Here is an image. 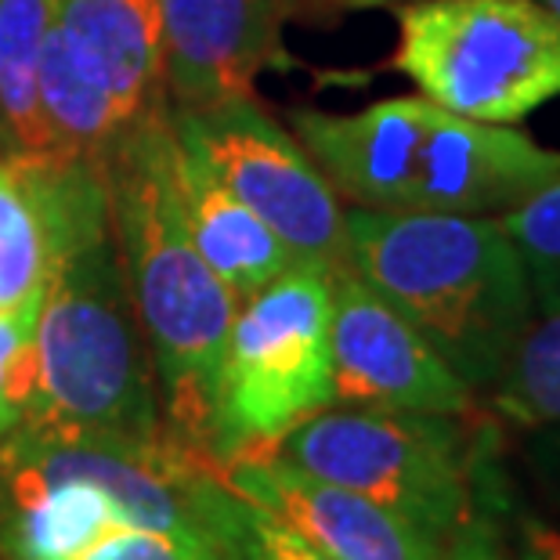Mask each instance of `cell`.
<instances>
[{"label": "cell", "instance_id": "obj_1", "mask_svg": "<svg viewBox=\"0 0 560 560\" xmlns=\"http://www.w3.org/2000/svg\"><path fill=\"white\" fill-rule=\"evenodd\" d=\"M15 163L47 235V282L33 322V398L22 427L135 445L163 441L156 373L124 276L102 160Z\"/></svg>", "mask_w": 560, "mask_h": 560}, {"label": "cell", "instance_id": "obj_2", "mask_svg": "<svg viewBox=\"0 0 560 560\" xmlns=\"http://www.w3.org/2000/svg\"><path fill=\"white\" fill-rule=\"evenodd\" d=\"M130 301L156 373L163 434L210 463L224 343L240 301L188 240L171 105L141 113L102 160Z\"/></svg>", "mask_w": 560, "mask_h": 560}, {"label": "cell", "instance_id": "obj_3", "mask_svg": "<svg viewBox=\"0 0 560 560\" xmlns=\"http://www.w3.org/2000/svg\"><path fill=\"white\" fill-rule=\"evenodd\" d=\"M293 138L351 207L499 218L560 174V152L517 127L478 124L431 98H384L354 113H290Z\"/></svg>", "mask_w": 560, "mask_h": 560}, {"label": "cell", "instance_id": "obj_4", "mask_svg": "<svg viewBox=\"0 0 560 560\" xmlns=\"http://www.w3.org/2000/svg\"><path fill=\"white\" fill-rule=\"evenodd\" d=\"M348 268L470 390L495 384L535 322L528 276L499 218L348 210Z\"/></svg>", "mask_w": 560, "mask_h": 560}, {"label": "cell", "instance_id": "obj_5", "mask_svg": "<svg viewBox=\"0 0 560 560\" xmlns=\"http://www.w3.org/2000/svg\"><path fill=\"white\" fill-rule=\"evenodd\" d=\"M271 456L369 495L445 546L481 510L485 445L463 416L329 405Z\"/></svg>", "mask_w": 560, "mask_h": 560}, {"label": "cell", "instance_id": "obj_6", "mask_svg": "<svg viewBox=\"0 0 560 560\" xmlns=\"http://www.w3.org/2000/svg\"><path fill=\"white\" fill-rule=\"evenodd\" d=\"M332 271L290 265L240 301L224 343L210 463L218 470L271 448L332 398Z\"/></svg>", "mask_w": 560, "mask_h": 560}, {"label": "cell", "instance_id": "obj_7", "mask_svg": "<svg viewBox=\"0 0 560 560\" xmlns=\"http://www.w3.org/2000/svg\"><path fill=\"white\" fill-rule=\"evenodd\" d=\"M395 69L441 109L514 127L560 98V22L539 0H405Z\"/></svg>", "mask_w": 560, "mask_h": 560}, {"label": "cell", "instance_id": "obj_8", "mask_svg": "<svg viewBox=\"0 0 560 560\" xmlns=\"http://www.w3.org/2000/svg\"><path fill=\"white\" fill-rule=\"evenodd\" d=\"M171 124L301 265L348 268V210L340 196L293 130L260 109L254 94L210 109H171Z\"/></svg>", "mask_w": 560, "mask_h": 560}, {"label": "cell", "instance_id": "obj_9", "mask_svg": "<svg viewBox=\"0 0 560 560\" xmlns=\"http://www.w3.org/2000/svg\"><path fill=\"white\" fill-rule=\"evenodd\" d=\"M332 398L354 409L467 416L474 390L351 268L332 271Z\"/></svg>", "mask_w": 560, "mask_h": 560}, {"label": "cell", "instance_id": "obj_10", "mask_svg": "<svg viewBox=\"0 0 560 560\" xmlns=\"http://www.w3.org/2000/svg\"><path fill=\"white\" fill-rule=\"evenodd\" d=\"M293 8L296 0H160L171 109L249 98L257 73L279 62Z\"/></svg>", "mask_w": 560, "mask_h": 560}, {"label": "cell", "instance_id": "obj_11", "mask_svg": "<svg viewBox=\"0 0 560 560\" xmlns=\"http://www.w3.org/2000/svg\"><path fill=\"white\" fill-rule=\"evenodd\" d=\"M246 503L304 535L337 560H438L441 542L362 492L322 481L276 456L240 459L221 470Z\"/></svg>", "mask_w": 560, "mask_h": 560}, {"label": "cell", "instance_id": "obj_12", "mask_svg": "<svg viewBox=\"0 0 560 560\" xmlns=\"http://www.w3.org/2000/svg\"><path fill=\"white\" fill-rule=\"evenodd\" d=\"M51 26L127 124L171 105L163 80L160 0H55Z\"/></svg>", "mask_w": 560, "mask_h": 560}, {"label": "cell", "instance_id": "obj_13", "mask_svg": "<svg viewBox=\"0 0 560 560\" xmlns=\"http://www.w3.org/2000/svg\"><path fill=\"white\" fill-rule=\"evenodd\" d=\"M174 127V124H171ZM177 192L188 240L207 260V268L232 290L235 301H246L260 285L282 276L290 265H301L246 202L235 199L221 177L210 171L196 145L177 138Z\"/></svg>", "mask_w": 560, "mask_h": 560}, {"label": "cell", "instance_id": "obj_14", "mask_svg": "<svg viewBox=\"0 0 560 560\" xmlns=\"http://www.w3.org/2000/svg\"><path fill=\"white\" fill-rule=\"evenodd\" d=\"M120 524L130 517L98 481L0 474L4 560H80Z\"/></svg>", "mask_w": 560, "mask_h": 560}, {"label": "cell", "instance_id": "obj_15", "mask_svg": "<svg viewBox=\"0 0 560 560\" xmlns=\"http://www.w3.org/2000/svg\"><path fill=\"white\" fill-rule=\"evenodd\" d=\"M55 0H0V156H55L40 116V51Z\"/></svg>", "mask_w": 560, "mask_h": 560}, {"label": "cell", "instance_id": "obj_16", "mask_svg": "<svg viewBox=\"0 0 560 560\" xmlns=\"http://www.w3.org/2000/svg\"><path fill=\"white\" fill-rule=\"evenodd\" d=\"M40 116L55 156L80 160H105L127 127L109 94L73 62L55 26L40 51Z\"/></svg>", "mask_w": 560, "mask_h": 560}, {"label": "cell", "instance_id": "obj_17", "mask_svg": "<svg viewBox=\"0 0 560 560\" xmlns=\"http://www.w3.org/2000/svg\"><path fill=\"white\" fill-rule=\"evenodd\" d=\"M47 282V235L26 174L0 156V315L33 326Z\"/></svg>", "mask_w": 560, "mask_h": 560}, {"label": "cell", "instance_id": "obj_18", "mask_svg": "<svg viewBox=\"0 0 560 560\" xmlns=\"http://www.w3.org/2000/svg\"><path fill=\"white\" fill-rule=\"evenodd\" d=\"M495 409L528 431L560 427V312L524 329L495 380Z\"/></svg>", "mask_w": 560, "mask_h": 560}, {"label": "cell", "instance_id": "obj_19", "mask_svg": "<svg viewBox=\"0 0 560 560\" xmlns=\"http://www.w3.org/2000/svg\"><path fill=\"white\" fill-rule=\"evenodd\" d=\"M499 224L524 265L535 312H560V174L514 210L499 213Z\"/></svg>", "mask_w": 560, "mask_h": 560}, {"label": "cell", "instance_id": "obj_20", "mask_svg": "<svg viewBox=\"0 0 560 560\" xmlns=\"http://www.w3.org/2000/svg\"><path fill=\"white\" fill-rule=\"evenodd\" d=\"M210 546L218 560H337L235 492L213 521Z\"/></svg>", "mask_w": 560, "mask_h": 560}, {"label": "cell", "instance_id": "obj_21", "mask_svg": "<svg viewBox=\"0 0 560 560\" xmlns=\"http://www.w3.org/2000/svg\"><path fill=\"white\" fill-rule=\"evenodd\" d=\"M80 560H218L199 535L149 528V524H120L102 535Z\"/></svg>", "mask_w": 560, "mask_h": 560}, {"label": "cell", "instance_id": "obj_22", "mask_svg": "<svg viewBox=\"0 0 560 560\" xmlns=\"http://www.w3.org/2000/svg\"><path fill=\"white\" fill-rule=\"evenodd\" d=\"M33 398V326L0 315V445L26 423Z\"/></svg>", "mask_w": 560, "mask_h": 560}, {"label": "cell", "instance_id": "obj_23", "mask_svg": "<svg viewBox=\"0 0 560 560\" xmlns=\"http://www.w3.org/2000/svg\"><path fill=\"white\" fill-rule=\"evenodd\" d=\"M492 539H495V535H492V521H488L478 510V514H474L445 546H441L438 560H485Z\"/></svg>", "mask_w": 560, "mask_h": 560}, {"label": "cell", "instance_id": "obj_24", "mask_svg": "<svg viewBox=\"0 0 560 560\" xmlns=\"http://www.w3.org/2000/svg\"><path fill=\"white\" fill-rule=\"evenodd\" d=\"M532 467L539 474V481L546 485V492L560 503V427H542V431H535Z\"/></svg>", "mask_w": 560, "mask_h": 560}, {"label": "cell", "instance_id": "obj_25", "mask_svg": "<svg viewBox=\"0 0 560 560\" xmlns=\"http://www.w3.org/2000/svg\"><path fill=\"white\" fill-rule=\"evenodd\" d=\"M521 560H560V532L542 521H521Z\"/></svg>", "mask_w": 560, "mask_h": 560}, {"label": "cell", "instance_id": "obj_26", "mask_svg": "<svg viewBox=\"0 0 560 560\" xmlns=\"http://www.w3.org/2000/svg\"><path fill=\"white\" fill-rule=\"evenodd\" d=\"M340 8H384V4H405V0H332Z\"/></svg>", "mask_w": 560, "mask_h": 560}, {"label": "cell", "instance_id": "obj_27", "mask_svg": "<svg viewBox=\"0 0 560 560\" xmlns=\"http://www.w3.org/2000/svg\"><path fill=\"white\" fill-rule=\"evenodd\" d=\"M539 4H542V8L550 11V15H553V19L560 22V0H539Z\"/></svg>", "mask_w": 560, "mask_h": 560}, {"label": "cell", "instance_id": "obj_28", "mask_svg": "<svg viewBox=\"0 0 560 560\" xmlns=\"http://www.w3.org/2000/svg\"><path fill=\"white\" fill-rule=\"evenodd\" d=\"M485 560H510V557H503V553H499V550H495V539H492V546H488ZM517 560H521V557H517Z\"/></svg>", "mask_w": 560, "mask_h": 560}]
</instances>
